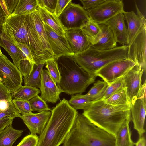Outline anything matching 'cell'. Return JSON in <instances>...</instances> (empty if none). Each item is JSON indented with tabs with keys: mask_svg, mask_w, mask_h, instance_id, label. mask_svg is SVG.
Instances as JSON below:
<instances>
[{
	"mask_svg": "<svg viewBox=\"0 0 146 146\" xmlns=\"http://www.w3.org/2000/svg\"><path fill=\"white\" fill-rule=\"evenodd\" d=\"M71 0H57L54 14L57 17L68 5Z\"/></svg>",
	"mask_w": 146,
	"mask_h": 146,
	"instance_id": "44",
	"label": "cell"
},
{
	"mask_svg": "<svg viewBox=\"0 0 146 146\" xmlns=\"http://www.w3.org/2000/svg\"><path fill=\"white\" fill-rule=\"evenodd\" d=\"M41 92L38 88L30 86H21L11 94L14 99L29 101L30 99Z\"/></svg>",
	"mask_w": 146,
	"mask_h": 146,
	"instance_id": "28",
	"label": "cell"
},
{
	"mask_svg": "<svg viewBox=\"0 0 146 146\" xmlns=\"http://www.w3.org/2000/svg\"><path fill=\"white\" fill-rule=\"evenodd\" d=\"M40 90V97L46 102L55 103L60 100L62 91L50 75L47 70L42 71Z\"/></svg>",
	"mask_w": 146,
	"mask_h": 146,
	"instance_id": "12",
	"label": "cell"
},
{
	"mask_svg": "<svg viewBox=\"0 0 146 146\" xmlns=\"http://www.w3.org/2000/svg\"><path fill=\"white\" fill-rule=\"evenodd\" d=\"M146 81L145 79L144 83L141 85L137 98L142 99L145 103H146Z\"/></svg>",
	"mask_w": 146,
	"mask_h": 146,
	"instance_id": "47",
	"label": "cell"
},
{
	"mask_svg": "<svg viewBox=\"0 0 146 146\" xmlns=\"http://www.w3.org/2000/svg\"><path fill=\"white\" fill-rule=\"evenodd\" d=\"M101 31L96 36L88 38L90 47L98 50H106L117 46L113 33L105 24L99 25Z\"/></svg>",
	"mask_w": 146,
	"mask_h": 146,
	"instance_id": "15",
	"label": "cell"
},
{
	"mask_svg": "<svg viewBox=\"0 0 146 146\" xmlns=\"http://www.w3.org/2000/svg\"><path fill=\"white\" fill-rule=\"evenodd\" d=\"M135 146H146V140L143 136L139 137L137 142L135 143Z\"/></svg>",
	"mask_w": 146,
	"mask_h": 146,
	"instance_id": "50",
	"label": "cell"
},
{
	"mask_svg": "<svg viewBox=\"0 0 146 146\" xmlns=\"http://www.w3.org/2000/svg\"><path fill=\"white\" fill-rule=\"evenodd\" d=\"M29 101L32 111L39 113L44 111H51L46 102L38 95L31 98Z\"/></svg>",
	"mask_w": 146,
	"mask_h": 146,
	"instance_id": "32",
	"label": "cell"
},
{
	"mask_svg": "<svg viewBox=\"0 0 146 146\" xmlns=\"http://www.w3.org/2000/svg\"><path fill=\"white\" fill-rule=\"evenodd\" d=\"M44 25L49 44L56 59L62 56H73L66 37L58 35L47 25Z\"/></svg>",
	"mask_w": 146,
	"mask_h": 146,
	"instance_id": "13",
	"label": "cell"
},
{
	"mask_svg": "<svg viewBox=\"0 0 146 146\" xmlns=\"http://www.w3.org/2000/svg\"><path fill=\"white\" fill-rule=\"evenodd\" d=\"M51 112L50 118L39 137L37 146H59L63 144L78 113L64 98Z\"/></svg>",
	"mask_w": 146,
	"mask_h": 146,
	"instance_id": "1",
	"label": "cell"
},
{
	"mask_svg": "<svg viewBox=\"0 0 146 146\" xmlns=\"http://www.w3.org/2000/svg\"><path fill=\"white\" fill-rule=\"evenodd\" d=\"M3 27L9 37L29 47L35 64L45 63L50 60L43 50L30 15L10 16L3 24Z\"/></svg>",
	"mask_w": 146,
	"mask_h": 146,
	"instance_id": "2",
	"label": "cell"
},
{
	"mask_svg": "<svg viewBox=\"0 0 146 146\" xmlns=\"http://www.w3.org/2000/svg\"><path fill=\"white\" fill-rule=\"evenodd\" d=\"M143 72L141 68L136 66L123 77L124 87L131 104L137 99Z\"/></svg>",
	"mask_w": 146,
	"mask_h": 146,
	"instance_id": "14",
	"label": "cell"
},
{
	"mask_svg": "<svg viewBox=\"0 0 146 146\" xmlns=\"http://www.w3.org/2000/svg\"><path fill=\"white\" fill-rule=\"evenodd\" d=\"M3 54L2 53V52L1 51V48H0V55H1V54Z\"/></svg>",
	"mask_w": 146,
	"mask_h": 146,
	"instance_id": "51",
	"label": "cell"
},
{
	"mask_svg": "<svg viewBox=\"0 0 146 146\" xmlns=\"http://www.w3.org/2000/svg\"><path fill=\"white\" fill-rule=\"evenodd\" d=\"M8 17L0 3V24H3Z\"/></svg>",
	"mask_w": 146,
	"mask_h": 146,
	"instance_id": "49",
	"label": "cell"
},
{
	"mask_svg": "<svg viewBox=\"0 0 146 146\" xmlns=\"http://www.w3.org/2000/svg\"><path fill=\"white\" fill-rule=\"evenodd\" d=\"M51 115V111L21 115V118L29 130L31 134L40 135L43 131Z\"/></svg>",
	"mask_w": 146,
	"mask_h": 146,
	"instance_id": "16",
	"label": "cell"
},
{
	"mask_svg": "<svg viewBox=\"0 0 146 146\" xmlns=\"http://www.w3.org/2000/svg\"><path fill=\"white\" fill-rule=\"evenodd\" d=\"M56 61L60 76V82L57 85L62 92L70 95L81 94L94 82L96 76L82 68L73 56H62Z\"/></svg>",
	"mask_w": 146,
	"mask_h": 146,
	"instance_id": "5",
	"label": "cell"
},
{
	"mask_svg": "<svg viewBox=\"0 0 146 146\" xmlns=\"http://www.w3.org/2000/svg\"><path fill=\"white\" fill-rule=\"evenodd\" d=\"M123 13H120L105 23L112 31L116 42L122 46L127 45V28Z\"/></svg>",
	"mask_w": 146,
	"mask_h": 146,
	"instance_id": "20",
	"label": "cell"
},
{
	"mask_svg": "<svg viewBox=\"0 0 146 146\" xmlns=\"http://www.w3.org/2000/svg\"><path fill=\"white\" fill-rule=\"evenodd\" d=\"M23 132L14 129L12 124L9 125L0 133V146H12Z\"/></svg>",
	"mask_w": 146,
	"mask_h": 146,
	"instance_id": "25",
	"label": "cell"
},
{
	"mask_svg": "<svg viewBox=\"0 0 146 146\" xmlns=\"http://www.w3.org/2000/svg\"><path fill=\"white\" fill-rule=\"evenodd\" d=\"M27 60H22L19 63L18 68L23 78H26L28 77L31 71L33 64Z\"/></svg>",
	"mask_w": 146,
	"mask_h": 146,
	"instance_id": "38",
	"label": "cell"
},
{
	"mask_svg": "<svg viewBox=\"0 0 146 146\" xmlns=\"http://www.w3.org/2000/svg\"><path fill=\"white\" fill-rule=\"evenodd\" d=\"M12 100L10 101L9 107L7 110L0 111V119L7 117L14 119L17 117H20L21 115L15 109Z\"/></svg>",
	"mask_w": 146,
	"mask_h": 146,
	"instance_id": "39",
	"label": "cell"
},
{
	"mask_svg": "<svg viewBox=\"0 0 146 146\" xmlns=\"http://www.w3.org/2000/svg\"><path fill=\"white\" fill-rule=\"evenodd\" d=\"M137 15L133 11L123 13L127 25V45H129L144 24H146V19L139 10L136 4Z\"/></svg>",
	"mask_w": 146,
	"mask_h": 146,
	"instance_id": "17",
	"label": "cell"
},
{
	"mask_svg": "<svg viewBox=\"0 0 146 146\" xmlns=\"http://www.w3.org/2000/svg\"><path fill=\"white\" fill-rule=\"evenodd\" d=\"M125 87L123 77L109 85L101 99L99 100H105L114 94L122 88Z\"/></svg>",
	"mask_w": 146,
	"mask_h": 146,
	"instance_id": "35",
	"label": "cell"
},
{
	"mask_svg": "<svg viewBox=\"0 0 146 146\" xmlns=\"http://www.w3.org/2000/svg\"><path fill=\"white\" fill-rule=\"evenodd\" d=\"M81 29L83 33L88 38L95 36L101 31L99 25L90 18Z\"/></svg>",
	"mask_w": 146,
	"mask_h": 146,
	"instance_id": "34",
	"label": "cell"
},
{
	"mask_svg": "<svg viewBox=\"0 0 146 146\" xmlns=\"http://www.w3.org/2000/svg\"><path fill=\"white\" fill-rule=\"evenodd\" d=\"M19 0H2L3 6L9 17L13 12Z\"/></svg>",
	"mask_w": 146,
	"mask_h": 146,
	"instance_id": "42",
	"label": "cell"
},
{
	"mask_svg": "<svg viewBox=\"0 0 146 146\" xmlns=\"http://www.w3.org/2000/svg\"><path fill=\"white\" fill-rule=\"evenodd\" d=\"M131 117L128 118L122 124L115 137V146H134L135 143L131 139V133L129 127Z\"/></svg>",
	"mask_w": 146,
	"mask_h": 146,
	"instance_id": "23",
	"label": "cell"
},
{
	"mask_svg": "<svg viewBox=\"0 0 146 146\" xmlns=\"http://www.w3.org/2000/svg\"><path fill=\"white\" fill-rule=\"evenodd\" d=\"M131 105H113L103 100L92 102L82 115L91 122L115 136L123 123L131 117Z\"/></svg>",
	"mask_w": 146,
	"mask_h": 146,
	"instance_id": "3",
	"label": "cell"
},
{
	"mask_svg": "<svg viewBox=\"0 0 146 146\" xmlns=\"http://www.w3.org/2000/svg\"><path fill=\"white\" fill-rule=\"evenodd\" d=\"M10 101L5 99L0 100V111H4L7 110L9 107L10 101Z\"/></svg>",
	"mask_w": 146,
	"mask_h": 146,
	"instance_id": "48",
	"label": "cell"
},
{
	"mask_svg": "<svg viewBox=\"0 0 146 146\" xmlns=\"http://www.w3.org/2000/svg\"><path fill=\"white\" fill-rule=\"evenodd\" d=\"M33 23L43 50L50 59L56 58L53 53L49 44L47 36L42 22L38 9L30 15Z\"/></svg>",
	"mask_w": 146,
	"mask_h": 146,
	"instance_id": "22",
	"label": "cell"
},
{
	"mask_svg": "<svg viewBox=\"0 0 146 146\" xmlns=\"http://www.w3.org/2000/svg\"><path fill=\"white\" fill-rule=\"evenodd\" d=\"M37 0H19L14 11L10 15H29L38 9Z\"/></svg>",
	"mask_w": 146,
	"mask_h": 146,
	"instance_id": "26",
	"label": "cell"
},
{
	"mask_svg": "<svg viewBox=\"0 0 146 146\" xmlns=\"http://www.w3.org/2000/svg\"><path fill=\"white\" fill-rule=\"evenodd\" d=\"M14 118L7 117L0 119V133L6 127L11 125Z\"/></svg>",
	"mask_w": 146,
	"mask_h": 146,
	"instance_id": "46",
	"label": "cell"
},
{
	"mask_svg": "<svg viewBox=\"0 0 146 146\" xmlns=\"http://www.w3.org/2000/svg\"><path fill=\"white\" fill-rule=\"evenodd\" d=\"M45 64L50 76L57 84H58L60 81V76L56 60H48L46 62Z\"/></svg>",
	"mask_w": 146,
	"mask_h": 146,
	"instance_id": "33",
	"label": "cell"
},
{
	"mask_svg": "<svg viewBox=\"0 0 146 146\" xmlns=\"http://www.w3.org/2000/svg\"><path fill=\"white\" fill-rule=\"evenodd\" d=\"M108 85L105 81L98 80L85 95L92 102L100 100Z\"/></svg>",
	"mask_w": 146,
	"mask_h": 146,
	"instance_id": "29",
	"label": "cell"
},
{
	"mask_svg": "<svg viewBox=\"0 0 146 146\" xmlns=\"http://www.w3.org/2000/svg\"><path fill=\"white\" fill-rule=\"evenodd\" d=\"M103 101L106 103L113 105H131L125 87L122 88L109 98Z\"/></svg>",
	"mask_w": 146,
	"mask_h": 146,
	"instance_id": "30",
	"label": "cell"
},
{
	"mask_svg": "<svg viewBox=\"0 0 146 146\" xmlns=\"http://www.w3.org/2000/svg\"><path fill=\"white\" fill-rule=\"evenodd\" d=\"M105 0H80V1L83 5V8L87 11L96 7L100 4L104 2Z\"/></svg>",
	"mask_w": 146,
	"mask_h": 146,
	"instance_id": "43",
	"label": "cell"
},
{
	"mask_svg": "<svg viewBox=\"0 0 146 146\" xmlns=\"http://www.w3.org/2000/svg\"><path fill=\"white\" fill-rule=\"evenodd\" d=\"M0 24V46L7 52L11 58L14 64L18 68L20 61L27 60L21 51L15 45L10 38L8 36Z\"/></svg>",
	"mask_w": 146,
	"mask_h": 146,
	"instance_id": "21",
	"label": "cell"
},
{
	"mask_svg": "<svg viewBox=\"0 0 146 146\" xmlns=\"http://www.w3.org/2000/svg\"><path fill=\"white\" fill-rule=\"evenodd\" d=\"M38 139L36 135L31 134L24 137L16 146H37Z\"/></svg>",
	"mask_w": 146,
	"mask_h": 146,
	"instance_id": "40",
	"label": "cell"
},
{
	"mask_svg": "<svg viewBox=\"0 0 146 146\" xmlns=\"http://www.w3.org/2000/svg\"><path fill=\"white\" fill-rule=\"evenodd\" d=\"M62 146H115V138L78 113Z\"/></svg>",
	"mask_w": 146,
	"mask_h": 146,
	"instance_id": "4",
	"label": "cell"
},
{
	"mask_svg": "<svg viewBox=\"0 0 146 146\" xmlns=\"http://www.w3.org/2000/svg\"><path fill=\"white\" fill-rule=\"evenodd\" d=\"M12 102L15 108L21 115L31 114L32 110L29 101L13 99Z\"/></svg>",
	"mask_w": 146,
	"mask_h": 146,
	"instance_id": "36",
	"label": "cell"
},
{
	"mask_svg": "<svg viewBox=\"0 0 146 146\" xmlns=\"http://www.w3.org/2000/svg\"><path fill=\"white\" fill-rule=\"evenodd\" d=\"M71 1L58 17L65 31L80 29L89 20L87 11Z\"/></svg>",
	"mask_w": 146,
	"mask_h": 146,
	"instance_id": "7",
	"label": "cell"
},
{
	"mask_svg": "<svg viewBox=\"0 0 146 146\" xmlns=\"http://www.w3.org/2000/svg\"><path fill=\"white\" fill-rule=\"evenodd\" d=\"M68 102L73 108L77 110L86 109L92 102L85 95L78 94L73 95Z\"/></svg>",
	"mask_w": 146,
	"mask_h": 146,
	"instance_id": "31",
	"label": "cell"
},
{
	"mask_svg": "<svg viewBox=\"0 0 146 146\" xmlns=\"http://www.w3.org/2000/svg\"><path fill=\"white\" fill-rule=\"evenodd\" d=\"M128 46H116L106 50H98L90 47L73 56L74 59L82 68L92 74L113 62L128 59Z\"/></svg>",
	"mask_w": 146,
	"mask_h": 146,
	"instance_id": "6",
	"label": "cell"
},
{
	"mask_svg": "<svg viewBox=\"0 0 146 146\" xmlns=\"http://www.w3.org/2000/svg\"><path fill=\"white\" fill-rule=\"evenodd\" d=\"M136 66L132 60L128 58L115 61L104 66L95 73L110 85L123 77L131 69Z\"/></svg>",
	"mask_w": 146,
	"mask_h": 146,
	"instance_id": "10",
	"label": "cell"
},
{
	"mask_svg": "<svg viewBox=\"0 0 146 146\" xmlns=\"http://www.w3.org/2000/svg\"><path fill=\"white\" fill-rule=\"evenodd\" d=\"M14 44L19 49L26 57L27 59L33 64H35L32 53L29 47L27 44L19 42L14 38H10Z\"/></svg>",
	"mask_w": 146,
	"mask_h": 146,
	"instance_id": "37",
	"label": "cell"
},
{
	"mask_svg": "<svg viewBox=\"0 0 146 146\" xmlns=\"http://www.w3.org/2000/svg\"><path fill=\"white\" fill-rule=\"evenodd\" d=\"M128 58L145 72L146 67V24H144L128 45Z\"/></svg>",
	"mask_w": 146,
	"mask_h": 146,
	"instance_id": "11",
	"label": "cell"
},
{
	"mask_svg": "<svg viewBox=\"0 0 146 146\" xmlns=\"http://www.w3.org/2000/svg\"><path fill=\"white\" fill-rule=\"evenodd\" d=\"M3 99L9 101L12 100V94L5 87L0 83V100Z\"/></svg>",
	"mask_w": 146,
	"mask_h": 146,
	"instance_id": "45",
	"label": "cell"
},
{
	"mask_svg": "<svg viewBox=\"0 0 146 146\" xmlns=\"http://www.w3.org/2000/svg\"><path fill=\"white\" fill-rule=\"evenodd\" d=\"M146 103L141 99L137 98L131 104V119L134 128L136 130L139 137L143 136L145 131L144 129L146 115Z\"/></svg>",
	"mask_w": 146,
	"mask_h": 146,
	"instance_id": "18",
	"label": "cell"
},
{
	"mask_svg": "<svg viewBox=\"0 0 146 146\" xmlns=\"http://www.w3.org/2000/svg\"><path fill=\"white\" fill-rule=\"evenodd\" d=\"M38 10L41 19L45 23L58 35L65 37V31L60 22L58 17L45 9L38 7Z\"/></svg>",
	"mask_w": 146,
	"mask_h": 146,
	"instance_id": "24",
	"label": "cell"
},
{
	"mask_svg": "<svg viewBox=\"0 0 146 146\" xmlns=\"http://www.w3.org/2000/svg\"><path fill=\"white\" fill-rule=\"evenodd\" d=\"M22 76L18 68L3 54L0 55V83L11 94L22 86Z\"/></svg>",
	"mask_w": 146,
	"mask_h": 146,
	"instance_id": "8",
	"label": "cell"
},
{
	"mask_svg": "<svg viewBox=\"0 0 146 146\" xmlns=\"http://www.w3.org/2000/svg\"><path fill=\"white\" fill-rule=\"evenodd\" d=\"M86 11L90 18L98 25L105 24L109 19L125 11L122 0H106L96 7Z\"/></svg>",
	"mask_w": 146,
	"mask_h": 146,
	"instance_id": "9",
	"label": "cell"
},
{
	"mask_svg": "<svg viewBox=\"0 0 146 146\" xmlns=\"http://www.w3.org/2000/svg\"><path fill=\"white\" fill-rule=\"evenodd\" d=\"M38 6L54 14L57 0H37Z\"/></svg>",
	"mask_w": 146,
	"mask_h": 146,
	"instance_id": "41",
	"label": "cell"
},
{
	"mask_svg": "<svg viewBox=\"0 0 146 146\" xmlns=\"http://www.w3.org/2000/svg\"><path fill=\"white\" fill-rule=\"evenodd\" d=\"M65 32V37L74 54L83 52L90 47L88 38L81 28L66 30Z\"/></svg>",
	"mask_w": 146,
	"mask_h": 146,
	"instance_id": "19",
	"label": "cell"
},
{
	"mask_svg": "<svg viewBox=\"0 0 146 146\" xmlns=\"http://www.w3.org/2000/svg\"><path fill=\"white\" fill-rule=\"evenodd\" d=\"M45 64V63L33 64L32 70L28 77L23 78L25 86L40 88L42 71Z\"/></svg>",
	"mask_w": 146,
	"mask_h": 146,
	"instance_id": "27",
	"label": "cell"
}]
</instances>
